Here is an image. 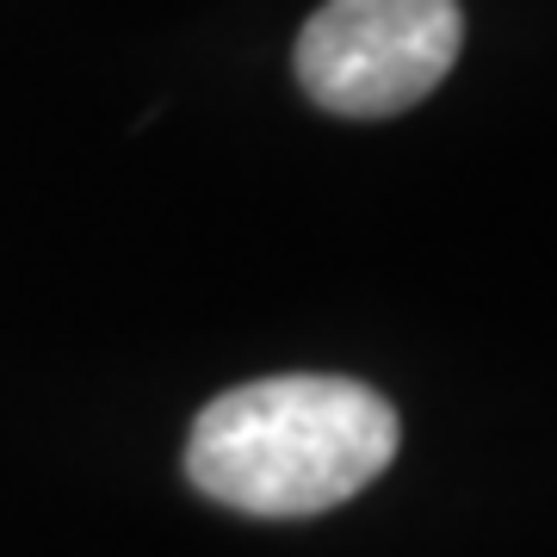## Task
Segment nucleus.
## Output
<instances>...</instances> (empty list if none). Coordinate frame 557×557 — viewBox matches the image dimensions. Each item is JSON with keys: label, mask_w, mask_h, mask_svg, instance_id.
<instances>
[{"label": "nucleus", "mask_w": 557, "mask_h": 557, "mask_svg": "<svg viewBox=\"0 0 557 557\" xmlns=\"http://www.w3.org/2000/svg\"><path fill=\"white\" fill-rule=\"evenodd\" d=\"M397 409L359 379L285 372L223 391L186 434L193 490L255 520H310L397 458Z\"/></svg>", "instance_id": "obj_1"}, {"label": "nucleus", "mask_w": 557, "mask_h": 557, "mask_svg": "<svg viewBox=\"0 0 557 557\" xmlns=\"http://www.w3.org/2000/svg\"><path fill=\"white\" fill-rule=\"evenodd\" d=\"M458 44V0H329L298 38V81L341 119H397L453 75Z\"/></svg>", "instance_id": "obj_2"}]
</instances>
